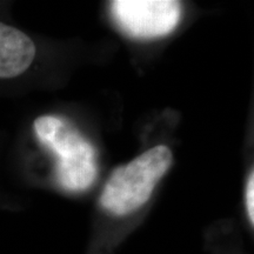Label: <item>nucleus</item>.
<instances>
[{
  "mask_svg": "<svg viewBox=\"0 0 254 254\" xmlns=\"http://www.w3.org/2000/svg\"><path fill=\"white\" fill-rule=\"evenodd\" d=\"M36 46L24 32L0 21V78H14L30 67Z\"/></svg>",
  "mask_w": 254,
  "mask_h": 254,
  "instance_id": "4",
  "label": "nucleus"
},
{
  "mask_svg": "<svg viewBox=\"0 0 254 254\" xmlns=\"http://www.w3.org/2000/svg\"><path fill=\"white\" fill-rule=\"evenodd\" d=\"M37 138L57 159L56 178L64 190L82 192L98 177L97 151L90 140L67 119L43 116L33 124Z\"/></svg>",
  "mask_w": 254,
  "mask_h": 254,
  "instance_id": "1",
  "label": "nucleus"
},
{
  "mask_svg": "<svg viewBox=\"0 0 254 254\" xmlns=\"http://www.w3.org/2000/svg\"><path fill=\"white\" fill-rule=\"evenodd\" d=\"M246 209H247V215L251 224L253 225L254 222V173L251 172V176L249 177L246 185Z\"/></svg>",
  "mask_w": 254,
  "mask_h": 254,
  "instance_id": "5",
  "label": "nucleus"
},
{
  "mask_svg": "<svg viewBox=\"0 0 254 254\" xmlns=\"http://www.w3.org/2000/svg\"><path fill=\"white\" fill-rule=\"evenodd\" d=\"M172 163V151L159 145L117 167L101 193V207L117 217L135 212L150 200L158 182Z\"/></svg>",
  "mask_w": 254,
  "mask_h": 254,
  "instance_id": "2",
  "label": "nucleus"
},
{
  "mask_svg": "<svg viewBox=\"0 0 254 254\" xmlns=\"http://www.w3.org/2000/svg\"><path fill=\"white\" fill-rule=\"evenodd\" d=\"M110 8L120 30L135 39L167 36L183 13L182 4L174 0H116Z\"/></svg>",
  "mask_w": 254,
  "mask_h": 254,
  "instance_id": "3",
  "label": "nucleus"
}]
</instances>
